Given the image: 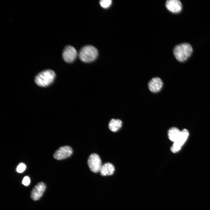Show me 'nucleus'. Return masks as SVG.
<instances>
[{"instance_id": "obj_1", "label": "nucleus", "mask_w": 210, "mask_h": 210, "mask_svg": "<svg viewBox=\"0 0 210 210\" xmlns=\"http://www.w3.org/2000/svg\"><path fill=\"white\" fill-rule=\"evenodd\" d=\"M192 51V48L190 44L183 43L176 46L173 52L177 60L180 62H183L190 56Z\"/></svg>"}, {"instance_id": "obj_2", "label": "nucleus", "mask_w": 210, "mask_h": 210, "mask_svg": "<svg viewBox=\"0 0 210 210\" xmlns=\"http://www.w3.org/2000/svg\"><path fill=\"white\" fill-rule=\"evenodd\" d=\"M55 77V74L54 71L46 69L40 72L36 76L35 82L39 86L46 87L53 83Z\"/></svg>"}, {"instance_id": "obj_3", "label": "nucleus", "mask_w": 210, "mask_h": 210, "mask_svg": "<svg viewBox=\"0 0 210 210\" xmlns=\"http://www.w3.org/2000/svg\"><path fill=\"white\" fill-rule=\"evenodd\" d=\"M98 55V51L97 49L91 45H87L83 47L78 54L80 60L86 63L94 61L97 57Z\"/></svg>"}, {"instance_id": "obj_4", "label": "nucleus", "mask_w": 210, "mask_h": 210, "mask_svg": "<svg viewBox=\"0 0 210 210\" xmlns=\"http://www.w3.org/2000/svg\"><path fill=\"white\" fill-rule=\"evenodd\" d=\"M88 164L90 170L94 173L99 172L102 166L99 156L95 153H92L90 155L88 160Z\"/></svg>"}, {"instance_id": "obj_5", "label": "nucleus", "mask_w": 210, "mask_h": 210, "mask_svg": "<svg viewBox=\"0 0 210 210\" xmlns=\"http://www.w3.org/2000/svg\"><path fill=\"white\" fill-rule=\"evenodd\" d=\"M189 134L188 130L184 129L181 131L180 135L178 139L174 142L171 147V150L173 153L178 152L187 139Z\"/></svg>"}, {"instance_id": "obj_6", "label": "nucleus", "mask_w": 210, "mask_h": 210, "mask_svg": "<svg viewBox=\"0 0 210 210\" xmlns=\"http://www.w3.org/2000/svg\"><path fill=\"white\" fill-rule=\"evenodd\" d=\"M77 55L78 54L75 48L70 45L64 47L62 54L64 61L68 63L74 61Z\"/></svg>"}, {"instance_id": "obj_7", "label": "nucleus", "mask_w": 210, "mask_h": 210, "mask_svg": "<svg viewBox=\"0 0 210 210\" xmlns=\"http://www.w3.org/2000/svg\"><path fill=\"white\" fill-rule=\"evenodd\" d=\"M73 153L72 148L68 146H65L60 147L53 154L55 159L60 160L66 159L70 157Z\"/></svg>"}, {"instance_id": "obj_8", "label": "nucleus", "mask_w": 210, "mask_h": 210, "mask_svg": "<svg viewBox=\"0 0 210 210\" xmlns=\"http://www.w3.org/2000/svg\"><path fill=\"white\" fill-rule=\"evenodd\" d=\"M46 188L45 184L41 182L36 185L32 190L30 195L32 199L36 201L41 197Z\"/></svg>"}, {"instance_id": "obj_9", "label": "nucleus", "mask_w": 210, "mask_h": 210, "mask_svg": "<svg viewBox=\"0 0 210 210\" xmlns=\"http://www.w3.org/2000/svg\"><path fill=\"white\" fill-rule=\"evenodd\" d=\"M165 6L170 11L174 13L179 12L182 9V4L178 0H169L166 1Z\"/></svg>"}, {"instance_id": "obj_10", "label": "nucleus", "mask_w": 210, "mask_h": 210, "mask_svg": "<svg viewBox=\"0 0 210 210\" xmlns=\"http://www.w3.org/2000/svg\"><path fill=\"white\" fill-rule=\"evenodd\" d=\"M163 86V83L159 77L153 78L148 83V87L150 91L153 92H157L160 91Z\"/></svg>"}, {"instance_id": "obj_11", "label": "nucleus", "mask_w": 210, "mask_h": 210, "mask_svg": "<svg viewBox=\"0 0 210 210\" xmlns=\"http://www.w3.org/2000/svg\"><path fill=\"white\" fill-rule=\"evenodd\" d=\"M115 169V167L112 164L106 162L102 165L99 172L102 176H110L113 174Z\"/></svg>"}, {"instance_id": "obj_12", "label": "nucleus", "mask_w": 210, "mask_h": 210, "mask_svg": "<svg viewBox=\"0 0 210 210\" xmlns=\"http://www.w3.org/2000/svg\"><path fill=\"white\" fill-rule=\"evenodd\" d=\"M181 131L176 127H172L169 129L168 134L169 138L171 141L174 142L179 137Z\"/></svg>"}, {"instance_id": "obj_13", "label": "nucleus", "mask_w": 210, "mask_h": 210, "mask_svg": "<svg viewBox=\"0 0 210 210\" xmlns=\"http://www.w3.org/2000/svg\"><path fill=\"white\" fill-rule=\"evenodd\" d=\"M122 124V121L120 120L112 119L109 123L108 128L111 131L116 132L120 129Z\"/></svg>"}, {"instance_id": "obj_14", "label": "nucleus", "mask_w": 210, "mask_h": 210, "mask_svg": "<svg viewBox=\"0 0 210 210\" xmlns=\"http://www.w3.org/2000/svg\"><path fill=\"white\" fill-rule=\"evenodd\" d=\"M101 6L103 8H106L109 7L112 4L111 0H102L99 1Z\"/></svg>"}, {"instance_id": "obj_15", "label": "nucleus", "mask_w": 210, "mask_h": 210, "mask_svg": "<svg viewBox=\"0 0 210 210\" xmlns=\"http://www.w3.org/2000/svg\"><path fill=\"white\" fill-rule=\"evenodd\" d=\"M26 168V165L24 163H20L17 166L16 171L19 173H22L24 172Z\"/></svg>"}, {"instance_id": "obj_16", "label": "nucleus", "mask_w": 210, "mask_h": 210, "mask_svg": "<svg viewBox=\"0 0 210 210\" xmlns=\"http://www.w3.org/2000/svg\"><path fill=\"white\" fill-rule=\"evenodd\" d=\"M30 180L28 176H25L22 181V183L25 186H28L30 183Z\"/></svg>"}]
</instances>
